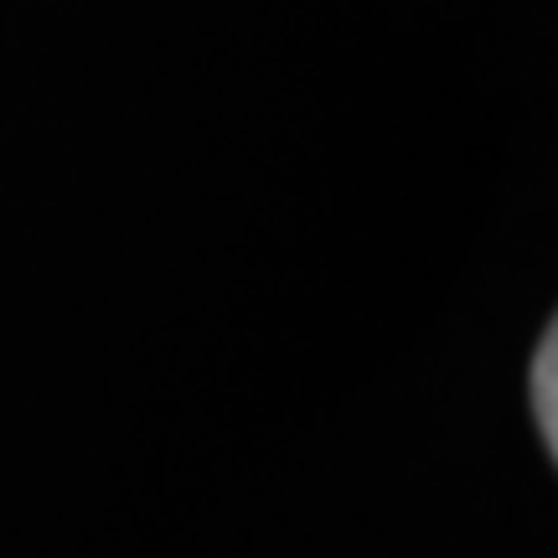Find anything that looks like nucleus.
I'll list each match as a JSON object with an SVG mask.
<instances>
[{"instance_id":"obj_1","label":"nucleus","mask_w":558,"mask_h":558,"mask_svg":"<svg viewBox=\"0 0 558 558\" xmlns=\"http://www.w3.org/2000/svg\"><path fill=\"white\" fill-rule=\"evenodd\" d=\"M533 414L543 424L548 456H558V331H548L533 357Z\"/></svg>"}]
</instances>
